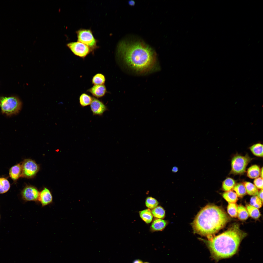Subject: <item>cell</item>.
Masks as SVG:
<instances>
[{"label":"cell","instance_id":"obj_1","mask_svg":"<svg viewBox=\"0 0 263 263\" xmlns=\"http://www.w3.org/2000/svg\"><path fill=\"white\" fill-rule=\"evenodd\" d=\"M118 54L125 64L136 73H145L152 70L156 63L154 51L140 41H122L119 44Z\"/></svg>","mask_w":263,"mask_h":263},{"label":"cell","instance_id":"obj_2","mask_svg":"<svg viewBox=\"0 0 263 263\" xmlns=\"http://www.w3.org/2000/svg\"><path fill=\"white\" fill-rule=\"evenodd\" d=\"M246 234L236 224L223 233L205 242L212 257L218 261L234 255Z\"/></svg>","mask_w":263,"mask_h":263},{"label":"cell","instance_id":"obj_3","mask_svg":"<svg viewBox=\"0 0 263 263\" xmlns=\"http://www.w3.org/2000/svg\"><path fill=\"white\" fill-rule=\"evenodd\" d=\"M229 218L222 209L213 205H208L198 212L192 223L195 233L209 236L223 228Z\"/></svg>","mask_w":263,"mask_h":263},{"label":"cell","instance_id":"obj_4","mask_svg":"<svg viewBox=\"0 0 263 263\" xmlns=\"http://www.w3.org/2000/svg\"><path fill=\"white\" fill-rule=\"evenodd\" d=\"M22 105L21 101L16 96L0 97V107L3 114L8 116L17 114L20 111Z\"/></svg>","mask_w":263,"mask_h":263},{"label":"cell","instance_id":"obj_5","mask_svg":"<svg viewBox=\"0 0 263 263\" xmlns=\"http://www.w3.org/2000/svg\"><path fill=\"white\" fill-rule=\"evenodd\" d=\"M251 160L252 159L247 154L244 156L237 155L234 156L231 161V173L235 175L244 173Z\"/></svg>","mask_w":263,"mask_h":263},{"label":"cell","instance_id":"obj_6","mask_svg":"<svg viewBox=\"0 0 263 263\" xmlns=\"http://www.w3.org/2000/svg\"><path fill=\"white\" fill-rule=\"evenodd\" d=\"M77 41L89 47L92 51L97 48V41L91 29H80L76 32Z\"/></svg>","mask_w":263,"mask_h":263},{"label":"cell","instance_id":"obj_7","mask_svg":"<svg viewBox=\"0 0 263 263\" xmlns=\"http://www.w3.org/2000/svg\"><path fill=\"white\" fill-rule=\"evenodd\" d=\"M22 168L21 177L31 178L35 176L39 169L38 165L31 159L25 160L21 165Z\"/></svg>","mask_w":263,"mask_h":263},{"label":"cell","instance_id":"obj_8","mask_svg":"<svg viewBox=\"0 0 263 263\" xmlns=\"http://www.w3.org/2000/svg\"><path fill=\"white\" fill-rule=\"evenodd\" d=\"M67 46L75 55L83 58L92 52L88 46L78 41L68 43Z\"/></svg>","mask_w":263,"mask_h":263},{"label":"cell","instance_id":"obj_9","mask_svg":"<svg viewBox=\"0 0 263 263\" xmlns=\"http://www.w3.org/2000/svg\"><path fill=\"white\" fill-rule=\"evenodd\" d=\"M39 194L36 187L29 185L26 186L21 193L22 198L25 202L38 201Z\"/></svg>","mask_w":263,"mask_h":263},{"label":"cell","instance_id":"obj_10","mask_svg":"<svg viewBox=\"0 0 263 263\" xmlns=\"http://www.w3.org/2000/svg\"><path fill=\"white\" fill-rule=\"evenodd\" d=\"M90 107L94 115L101 116L107 110V107L102 101L94 97L93 98Z\"/></svg>","mask_w":263,"mask_h":263},{"label":"cell","instance_id":"obj_11","mask_svg":"<svg viewBox=\"0 0 263 263\" xmlns=\"http://www.w3.org/2000/svg\"><path fill=\"white\" fill-rule=\"evenodd\" d=\"M38 201L40 203L42 207L52 203L53 197L50 191L47 188H44L39 192Z\"/></svg>","mask_w":263,"mask_h":263},{"label":"cell","instance_id":"obj_12","mask_svg":"<svg viewBox=\"0 0 263 263\" xmlns=\"http://www.w3.org/2000/svg\"><path fill=\"white\" fill-rule=\"evenodd\" d=\"M94 96L97 98L104 96L107 92L105 86L104 85H94L87 90Z\"/></svg>","mask_w":263,"mask_h":263},{"label":"cell","instance_id":"obj_13","mask_svg":"<svg viewBox=\"0 0 263 263\" xmlns=\"http://www.w3.org/2000/svg\"><path fill=\"white\" fill-rule=\"evenodd\" d=\"M9 175L10 178L14 181H16L22 175L21 165L18 164L12 166L9 169Z\"/></svg>","mask_w":263,"mask_h":263},{"label":"cell","instance_id":"obj_14","mask_svg":"<svg viewBox=\"0 0 263 263\" xmlns=\"http://www.w3.org/2000/svg\"><path fill=\"white\" fill-rule=\"evenodd\" d=\"M167 224L166 221L160 219H157L153 222L150 229L153 232L161 231L165 227Z\"/></svg>","mask_w":263,"mask_h":263},{"label":"cell","instance_id":"obj_15","mask_svg":"<svg viewBox=\"0 0 263 263\" xmlns=\"http://www.w3.org/2000/svg\"><path fill=\"white\" fill-rule=\"evenodd\" d=\"M261 169L259 167L256 165H254L250 167L248 169L247 176L251 179L255 178L260 176Z\"/></svg>","mask_w":263,"mask_h":263},{"label":"cell","instance_id":"obj_16","mask_svg":"<svg viewBox=\"0 0 263 263\" xmlns=\"http://www.w3.org/2000/svg\"><path fill=\"white\" fill-rule=\"evenodd\" d=\"M246 193L249 195L253 196L257 195L259 191L258 189L252 183L248 181L244 183Z\"/></svg>","mask_w":263,"mask_h":263},{"label":"cell","instance_id":"obj_17","mask_svg":"<svg viewBox=\"0 0 263 263\" xmlns=\"http://www.w3.org/2000/svg\"><path fill=\"white\" fill-rule=\"evenodd\" d=\"M222 196L229 203H235L238 199V197L236 193L232 190L224 192Z\"/></svg>","mask_w":263,"mask_h":263},{"label":"cell","instance_id":"obj_18","mask_svg":"<svg viewBox=\"0 0 263 263\" xmlns=\"http://www.w3.org/2000/svg\"><path fill=\"white\" fill-rule=\"evenodd\" d=\"M235 184V181L233 179L228 178L223 182L222 188L225 191H231L233 189Z\"/></svg>","mask_w":263,"mask_h":263},{"label":"cell","instance_id":"obj_19","mask_svg":"<svg viewBox=\"0 0 263 263\" xmlns=\"http://www.w3.org/2000/svg\"><path fill=\"white\" fill-rule=\"evenodd\" d=\"M252 153L254 155L258 157H263V145L260 143L254 144L249 148Z\"/></svg>","mask_w":263,"mask_h":263},{"label":"cell","instance_id":"obj_20","mask_svg":"<svg viewBox=\"0 0 263 263\" xmlns=\"http://www.w3.org/2000/svg\"><path fill=\"white\" fill-rule=\"evenodd\" d=\"M139 214L141 218L146 223L148 224L151 222L153 216L149 209H146L140 211Z\"/></svg>","mask_w":263,"mask_h":263},{"label":"cell","instance_id":"obj_21","mask_svg":"<svg viewBox=\"0 0 263 263\" xmlns=\"http://www.w3.org/2000/svg\"><path fill=\"white\" fill-rule=\"evenodd\" d=\"M249 214L246 208L242 205L237 206V216L241 220H246L249 216Z\"/></svg>","mask_w":263,"mask_h":263},{"label":"cell","instance_id":"obj_22","mask_svg":"<svg viewBox=\"0 0 263 263\" xmlns=\"http://www.w3.org/2000/svg\"><path fill=\"white\" fill-rule=\"evenodd\" d=\"M238 197H242L246 194L245 188L243 183H239L235 184L233 189Z\"/></svg>","mask_w":263,"mask_h":263},{"label":"cell","instance_id":"obj_23","mask_svg":"<svg viewBox=\"0 0 263 263\" xmlns=\"http://www.w3.org/2000/svg\"><path fill=\"white\" fill-rule=\"evenodd\" d=\"M93 99L90 96L85 93L82 94L79 98L80 105L84 107L90 104Z\"/></svg>","mask_w":263,"mask_h":263},{"label":"cell","instance_id":"obj_24","mask_svg":"<svg viewBox=\"0 0 263 263\" xmlns=\"http://www.w3.org/2000/svg\"><path fill=\"white\" fill-rule=\"evenodd\" d=\"M151 211L153 216L156 218L161 219L163 218L165 216V211L160 206H157L152 209Z\"/></svg>","mask_w":263,"mask_h":263},{"label":"cell","instance_id":"obj_25","mask_svg":"<svg viewBox=\"0 0 263 263\" xmlns=\"http://www.w3.org/2000/svg\"><path fill=\"white\" fill-rule=\"evenodd\" d=\"M246 208L249 215L252 218L256 219L260 216V213L258 208L248 205H246Z\"/></svg>","mask_w":263,"mask_h":263},{"label":"cell","instance_id":"obj_26","mask_svg":"<svg viewBox=\"0 0 263 263\" xmlns=\"http://www.w3.org/2000/svg\"><path fill=\"white\" fill-rule=\"evenodd\" d=\"M10 187L8 180L4 178H0V194H2L7 192Z\"/></svg>","mask_w":263,"mask_h":263},{"label":"cell","instance_id":"obj_27","mask_svg":"<svg viewBox=\"0 0 263 263\" xmlns=\"http://www.w3.org/2000/svg\"><path fill=\"white\" fill-rule=\"evenodd\" d=\"M105 78L103 74L98 73L95 74L92 79V84L94 85H104L105 81Z\"/></svg>","mask_w":263,"mask_h":263},{"label":"cell","instance_id":"obj_28","mask_svg":"<svg viewBox=\"0 0 263 263\" xmlns=\"http://www.w3.org/2000/svg\"><path fill=\"white\" fill-rule=\"evenodd\" d=\"M237 206L235 203H229L227 210L229 215L232 217L235 218L237 216Z\"/></svg>","mask_w":263,"mask_h":263},{"label":"cell","instance_id":"obj_29","mask_svg":"<svg viewBox=\"0 0 263 263\" xmlns=\"http://www.w3.org/2000/svg\"><path fill=\"white\" fill-rule=\"evenodd\" d=\"M158 204V201L152 197H148L146 199L145 205L149 208L153 209L157 207Z\"/></svg>","mask_w":263,"mask_h":263},{"label":"cell","instance_id":"obj_30","mask_svg":"<svg viewBox=\"0 0 263 263\" xmlns=\"http://www.w3.org/2000/svg\"><path fill=\"white\" fill-rule=\"evenodd\" d=\"M263 202L256 196H253L250 200V205L257 208H261Z\"/></svg>","mask_w":263,"mask_h":263},{"label":"cell","instance_id":"obj_31","mask_svg":"<svg viewBox=\"0 0 263 263\" xmlns=\"http://www.w3.org/2000/svg\"><path fill=\"white\" fill-rule=\"evenodd\" d=\"M254 185L258 189H263V178L261 177H258L255 178L254 181Z\"/></svg>","mask_w":263,"mask_h":263},{"label":"cell","instance_id":"obj_32","mask_svg":"<svg viewBox=\"0 0 263 263\" xmlns=\"http://www.w3.org/2000/svg\"><path fill=\"white\" fill-rule=\"evenodd\" d=\"M257 197L263 202V189H261L258 192L257 194Z\"/></svg>","mask_w":263,"mask_h":263},{"label":"cell","instance_id":"obj_33","mask_svg":"<svg viewBox=\"0 0 263 263\" xmlns=\"http://www.w3.org/2000/svg\"><path fill=\"white\" fill-rule=\"evenodd\" d=\"M178 168L176 166L173 167L172 169V171L173 173H176L178 171Z\"/></svg>","mask_w":263,"mask_h":263},{"label":"cell","instance_id":"obj_34","mask_svg":"<svg viewBox=\"0 0 263 263\" xmlns=\"http://www.w3.org/2000/svg\"><path fill=\"white\" fill-rule=\"evenodd\" d=\"M133 263H143L142 262L139 260H135Z\"/></svg>","mask_w":263,"mask_h":263},{"label":"cell","instance_id":"obj_35","mask_svg":"<svg viewBox=\"0 0 263 263\" xmlns=\"http://www.w3.org/2000/svg\"><path fill=\"white\" fill-rule=\"evenodd\" d=\"M260 175V176L261 177L263 178V168L262 167L261 169Z\"/></svg>","mask_w":263,"mask_h":263},{"label":"cell","instance_id":"obj_36","mask_svg":"<svg viewBox=\"0 0 263 263\" xmlns=\"http://www.w3.org/2000/svg\"><path fill=\"white\" fill-rule=\"evenodd\" d=\"M148 263V262H145V263Z\"/></svg>","mask_w":263,"mask_h":263},{"label":"cell","instance_id":"obj_37","mask_svg":"<svg viewBox=\"0 0 263 263\" xmlns=\"http://www.w3.org/2000/svg\"></svg>","mask_w":263,"mask_h":263}]
</instances>
